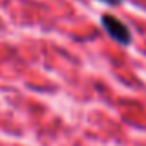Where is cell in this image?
Returning a JSON list of instances; mask_svg holds the SVG:
<instances>
[{"instance_id": "obj_1", "label": "cell", "mask_w": 146, "mask_h": 146, "mask_svg": "<svg viewBox=\"0 0 146 146\" xmlns=\"http://www.w3.org/2000/svg\"><path fill=\"white\" fill-rule=\"evenodd\" d=\"M100 22H102V27L106 29V33H107L115 42H119V44H122V46L131 44V41H133L131 31H129V27H127L122 21H119L117 17H114V15H110V14H104V15L100 17Z\"/></svg>"}, {"instance_id": "obj_2", "label": "cell", "mask_w": 146, "mask_h": 146, "mask_svg": "<svg viewBox=\"0 0 146 146\" xmlns=\"http://www.w3.org/2000/svg\"><path fill=\"white\" fill-rule=\"evenodd\" d=\"M100 2H104L107 5H119L121 3V0H100Z\"/></svg>"}]
</instances>
